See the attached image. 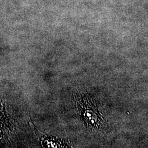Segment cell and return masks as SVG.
<instances>
[{"label":"cell","mask_w":148,"mask_h":148,"mask_svg":"<svg viewBox=\"0 0 148 148\" xmlns=\"http://www.w3.org/2000/svg\"><path fill=\"white\" fill-rule=\"evenodd\" d=\"M81 114L83 115V117L87 123L90 125L96 126L99 123V112L94 107L95 106L92 103H84L80 104Z\"/></svg>","instance_id":"1"}]
</instances>
